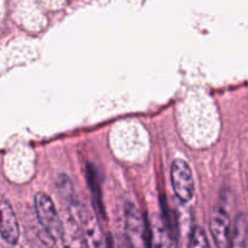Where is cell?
Returning <instances> with one entry per match:
<instances>
[{
    "label": "cell",
    "mask_w": 248,
    "mask_h": 248,
    "mask_svg": "<svg viewBox=\"0 0 248 248\" xmlns=\"http://www.w3.org/2000/svg\"><path fill=\"white\" fill-rule=\"evenodd\" d=\"M171 182L174 194L181 202L191 201L195 191V183L191 167L183 159H176L171 166Z\"/></svg>",
    "instance_id": "cell-4"
},
{
    "label": "cell",
    "mask_w": 248,
    "mask_h": 248,
    "mask_svg": "<svg viewBox=\"0 0 248 248\" xmlns=\"http://www.w3.org/2000/svg\"><path fill=\"white\" fill-rule=\"evenodd\" d=\"M246 189H247V196H248V162H247V169H246Z\"/></svg>",
    "instance_id": "cell-11"
},
{
    "label": "cell",
    "mask_w": 248,
    "mask_h": 248,
    "mask_svg": "<svg viewBox=\"0 0 248 248\" xmlns=\"http://www.w3.org/2000/svg\"><path fill=\"white\" fill-rule=\"evenodd\" d=\"M34 208L39 223L52 240L61 236L62 220L60 219L55 202L45 193H38L34 198Z\"/></svg>",
    "instance_id": "cell-3"
},
{
    "label": "cell",
    "mask_w": 248,
    "mask_h": 248,
    "mask_svg": "<svg viewBox=\"0 0 248 248\" xmlns=\"http://www.w3.org/2000/svg\"><path fill=\"white\" fill-rule=\"evenodd\" d=\"M210 229L217 248H232L234 229L229 213L222 206H217L212 211Z\"/></svg>",
    "instance_id": "cell-5"
},
{
    "label": "cell",
    "mask_w": 248,
    "mask_h": 248,
    "mask_svg": "<svg viewBox=\"0 0 248 248\" xmlns=\"http://www.w3.org/2000/svg\"><path fill=\"white\" fill-rule=\"evenodd\" d=\"M126 240L131 248H150V230L140 211L133 203L125 206Z\"/></svg>",
    "instance_id": "cell-1"
},
{
    "label": "cell",
    "mask_w": 248,
    "mask_h": 248,
    "mask_svg": "<svg viewBox=\"0 0 248 248\" xmlns=\"http://www.w3.org/2000/svg\"><path fill=\"white\" fill-rule=\"evenodd\" d=\"M69 212L78 218L84 235L85 245L87 248H102L103 247V234L98 219L87 208L81 206L79 201L70 203Z\"/></svg>",
    "instance_id": "cell-2"
},
{
    "label": "cell",
    "mask_w": 248,
    "mask_h": 248,
    "mask_svg": "<svg viewBox=\"0 0 248 248\" xmlns=\"http://www.w3.org/2000/svg\"><path fill=\"white\" fill-rule=\"evenodd\" d=\"M60 237L64 248H84L85 240L80 223L78 218L70 212H68L62 220Z\"/></svg>",
    "instance_id": "cell-6"
},
{
    "label": "cell",
    "mask_w": 248,
    "mask_h": 248,
    "mask_svg": "<svg viewBox=\"0 0 248 248\" xmlns=\"http://www.w3.org/2000/svg\"><path fill=\"white\" fill-rule=\"evenodd\" d=\"M150 248H173V239L160 217L153 218L149 225Z\"/></svg>",
    "instance_id": "cell-8"
},
{
    "label": "cell",
    "mask_w": 248,
    "mask_h": 248,
    "mask_svg": "<svg viewBox=\"0 0 248 248\" xmlns=\"http://www.w3.org/2000/svg\"><path fill=\"white\" fill-rule=\"evenodd\" d=\"M1 239L9 245H16L19 239V227L16 215L11 203L2 199L1 200Z\"/></svg>",
    "instance_id": "cell-7"
},
{
    "label": "cell",
    "mask_w": 248,
    "mask_h": 248,
    "mask_svg": "<svg viewBox=\"0 0 248 248\" xmlns=\"http://www.w3.org/2000/svg\"><path fill=\"white\" fill-rule=\"evenodd\" d=\"M188 248H210L207 235L201 227H194L191 229Z\"/></svg>",
    "instance_id": "cell-10"
},
{
    "label": "cell",
    "mask_w": 248,
    "mask_h": 248,
    "mask_svg": "<svg viewBox=\"0 0 248 248\" xmlns=\"http://www.w3.org/2000/svg\"><path fill=\"white\" fill-rule=\"evenodd\" d=\"M86 176H87V182H89L90 190L92 194V200H93L94 208H96L97 212L102 216L103 218H106V213H104V206L102 202V194H101V186H99L98 181V172H97L96 167L93 165H87L86 167Z\"/></svg>",
    "instance_id": "cell-9"
}]
</instances>
